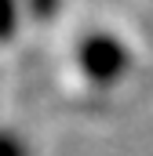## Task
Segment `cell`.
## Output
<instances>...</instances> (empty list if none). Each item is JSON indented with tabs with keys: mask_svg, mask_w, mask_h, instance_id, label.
Wrapping results in <instances>:
<instances>
[{
	"mask_svg": "<svg viewBox=\"0 0 153 156\" xmlns=\"http://www.w3.org/2000/svg\"><path fill=\"white\" fill-rule=\"evenodd\" d=\"M76 58H80V69L95 80V83H110V80H117L128 69V51H124V44L113 40V37H106V33L88 37L80 44Z\"/></svg>",
	"mask_w": 153,
	"mask_h": 156,
	"instance_id": "cell-1",
	"label": "cell"
},
{
	"mask_svg": "<svg viewBox=\"0 0 153 156\" xmlns=\"http://www.w3.org/2000/svg\"><path fill=\"white\" fill-rule=\"evenodd\" d=\"M15 33V0H0V40Z\"/></svg>",
	"mask_w": 153,
	"mask_h": 156,
	"instance_id": "cell-2",
	"label": "cell"
},
{
	"mask_svg": "<svg viewBox=\"0 0 153 156\" xmlns=\"http://www.w3.org/2000/svg\"><path fill=\"white\" fill-rule=\"evenodd\" d=\"M0 156H26V149L15 134H0Z\"/></svg>",
	"mask_w": 153,
	"mask_h": 156,
	"instance_id": "cell-3",
	"label": "cell"
},
{
	"mask_svg": "<svg viewBox=\"0 0 153 156\" xmlns=\"http://www.w3.org/2000/svg\"><path fill=\"white\" fill-rule=\"evenodd\" d=\"M29 7H33V15H40V18H51L55 7H58V0H29Z\"/></svg>",
	"mask_w": 153,
	"mask_h": 156,
	"instance_id": "cell-4",
	"label": "cell"
}]
</instances>
